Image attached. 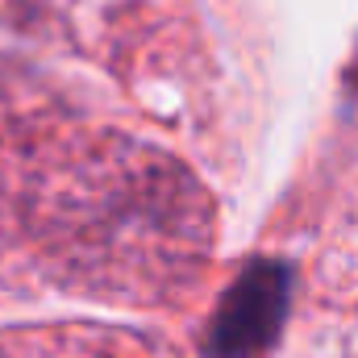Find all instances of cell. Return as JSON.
Returning a JSON list of instances; mask_svg holds the SVG:
<instances>
[{"instance_id":"obj_1","label":"cell","mask_w":358,"mask_h":358,"mask_svg":"<svg viewBox=\"0 0 358 358\" xmlns=\"http://www.w3.org/2000/svg\"><path fill=\"white\" fill-rule=\"evenodd\" d=\"M0 358H171L163 346L104 325L0 329Z\"/></svg>"}]
</instances>
